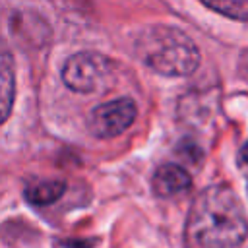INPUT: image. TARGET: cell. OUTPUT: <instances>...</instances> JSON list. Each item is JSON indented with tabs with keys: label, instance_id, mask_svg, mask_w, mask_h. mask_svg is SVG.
I'll return each instance as SVG.
<instances>
[{
	"label": "cell",
	"instance_id": "obj_1",
	"mask_svg": "<svg viewBox=\"0 0 248 248\" xmlns=\"http://www.w3.org/2000/svg\"><path fill=\"white\" fill-rule=\"evenodd\" d=\"M246 234V213L232 188L213 184L198 194L184 229L188 248H238Z\"/></svg>",
	"mask_w": 248,
	"mask_h": 248
},
{
	"label": "cell",
	"instance_id": "obj_2",
	"mask_svg": "<svg viewBox=\"0 0 248 248\" xmlns=\"http://www.w3.org/2000/svg\"><path fill=\"white\" fill-rule=\"evenodd\" d=\"M136 56L161 76H188L200 64L196 43L178 27L149 25L134 43Z\"/></svg>",
	"mask_w": 248,
	"mask_h": 248
},
{
	"label": "cell",
	"instance_id": "obj_3",
	"mask_svg": "<svg viewBox=\"0 0 248 248\" xmlns=\"http://www.w3.org/2000/svg\"><path fill=\"white\" fill-rule=\"evenodd\" d=\"M112 62L93 50L72 54L62 68V81L78 93H99L110 85Z\"/></svg>",
	"mask_w": 248,
	"mask_h": 248
},
{
	"label": "cell",
	"instance_id": "obj_4",
	"mask_svg": "<svg viewBox=\"0 0 248 248\" xmlns=\"http://www.w3.org/2000/svg\"><path fill=\"white\" fill-rule=\"evenodd\" d=\"M138 107L130 97L97 105L87 116V128L95 138H114L122 134L136 120Z\"/></svg>",
	"mask_w": 248,
	"mask_h": 248
},
{
	"label": "cell",
	"instance_id": "obj_5",
	"mask_svg": "<svg viewBox=\"0 0 248 248\" xmlns=\"http://www.w3.org/2000/svg\"><path fill=\"white\" fill-rule=\"evenodd\" d=\"M192 184L188 170L174 163L161 165L153 174V192L159 198H170L184 192Z\"/></svg>",
	"mask_w": 248,
	"mask_h": 248
},
{
	"label": "cell",
	"instance_id": "obj_6",
	"mask_svg": "<svg viewBox=\"0 0 248 248\" xmlns=\"http://www.w3.org/2000/svg\"><path fill=\"white\" fill-rule=\"evenodd\" d=\"M14 93H16V79H14V68H12V58L4 50L2 52V62H0V108H2V120L8 118L12 103H14Z\"/></svg>",
	"mask_w": 248,
	"mask_h": 248
},
{
	"label": "cell",
	"instance_id": "obj_7",
	"mask_svg": "<svg viewBox=\"0 0 248 248\" xmlns=\"http://www.w3.org/2000/svg\"><path fill=\"white\" fill-rule=\"evenodd\" d=\"M64 192H66L64 180H45V182H37L29 186L25 190V198L33 205H50L58 198H62Z\"/></svg>",
	"mask_w": 248,
	"mask_h": 248
},
{
	"label": "cell",
	"instance_id": "obj_8",
	"mask_svg": "<svg viewBox=\"0 0 248 248\" xmlns=\"http://www.w3.org/2000/svg\"><path fill=\"white\" fill-rule=\"evenodd\" d=\"M202 4L227 17L248 21V0H203Z\"/></svg>",
	"mask_w": 248,
	"mask_h": 248
},
{
	"label": "cell",
	"instance_id": "obj_9",
	"mask_svg": "<svg viewBox=\"0 0 248 248\" xmlns=\"http://www.w3.org/2000/svg\"><path fill=\"white\" fill-rule=\"evenodd\" d=\"M240 155H242V159L248 163V143H244V145H242V151H240Z\"/></svg>",
	"mask_w": 248,
	"mask_h": 248
}]
</instances>
